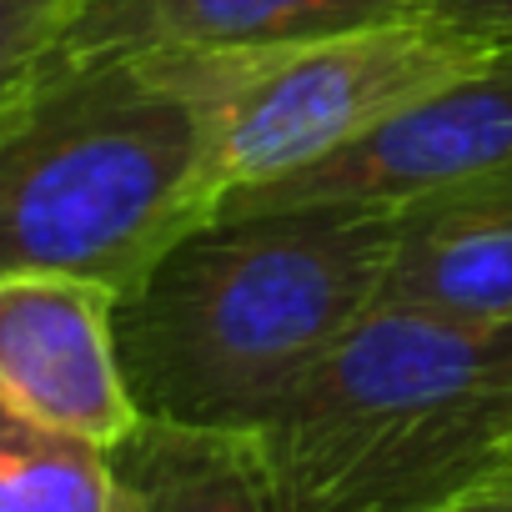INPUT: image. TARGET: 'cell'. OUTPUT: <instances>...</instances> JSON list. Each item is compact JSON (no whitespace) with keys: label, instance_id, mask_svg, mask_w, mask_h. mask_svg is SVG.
<instances>
[{"label":"cell","instance_id":"obj_1","mask_svg":"<svg viewBox=\"0 0 512 512\" xmlns=\"http://www.w3.org/2000/svg\"><path fill=\"white\" fill-rule=\"evenodd\" d=\"M397 206L297 201L216 211L116 302L141 417L262 432L302 377L377 307Z\"/></svg>","mask_w":512,"mask_h":512},{"label":"cell","instance_id":"obj_2","mask_svg":"<svg viewBox=\"0 0 512 512\" xmlns=\"http://www.w3.org/2000/svg\"><path fill=\"white\" fill-rule=\"evenodd\" d=\"M282 512H432L512 457V322L377 302L256 432Z\"/></svg>","mask_w":512,"mask_h":512},{"label":"cell","instance_id":"obj_3","mask_svg":"<svg viewBox=\"0 0 512 512\" xmlns=\"http://www.w3.org/2000/svg\"><path fill=\"white\" fill-rule=\"evenodd\" d=\"M221 206L211 126L156 51L81 61L0 146V272L131 292Z\"/></svg>","mask_w":512,"mask_h":512},{"label":"cell","instance_id":"obj_4","mask_svg":"<svg viewBox=\"0 0 512 512\" xmlns=\"http://www.w3.org/2000/svg\"><path fill=\"white\" fill-rule=\"evenodd\" d=\"M211 126L221 201L272 186L362 141L397 111L482 66L492 51L427 16L307 41L156 51Z\"/></svg>","mask_w":512,"mask_h":512},{"label":"cell","instance_id":"obj_5","mask_svg":"<svg viewBox=\"0 0 512 512\" xmlns=\"http://www.w3.org/2000/svg\"><path fill=\"white\" fill-rule=\"evenodd\" d=\"M507 171H512V46L492 51L467 76L397 111L362 141L272 186L236 191L216 211H262V206H297V201L402 206L427 191H447Z\"/></svg>","mask_w":512,"mask_h":512},{"label":"cell","instance_id":"obj_6","mask_svg":"<svg viewBox=\"0 0 512 512\" xmlns=\"http://www.w3.org/2000/svg\"><path fill=\"white\" fill-rule=\"evenodd\" d=\"M121 292L66 272H0V402L41 427L116 447L136 397L116 352Z\"/></svg>","mask_w":512,"mask_h":512},{"label":"cell","instance_id":"obj_7","mask_svg":"<svg viewBox=\"0 0 512 512\" xmlns=\"http://www.w3.org/2000/svg\"><path fill=\"white\" fill-rule=\"evenodd\" d=\"M377 302L512 322V171L402 201Z\"/></svg>","mask_w":512,"mask_h":512},{"label":"cell","instance_id":"obj_8","mask_svg":"<svg viewBox=\"0 0 512 512\" xmlns=\"http://www.w3.org/2000/svg\"><path fill=\"white\" fill-rule=\"evenodd\" d=\"M397 16H412V0H91L76 26V61L307 41Z\"/></svg>","mask_w":512,"mask_h":512},{"label":"cell","instance_id":"obj_9","mask_svg":"<svg viewBox=\"0 0 512 512\" xmlns=\"http://www.w3.org/2000/svg\"><path fill=\"white\" fill-rule=\"evenodd\" d=\"M106 457V512H282L256 432L141 417Z\"/></svg>","mask_w":512,"mask_h":512},{"label":"cell","instance_id":"obj_10","mask_svg":"<svg viewBox=\"0 0 512 512\" xmlns=\"http://www.w3.org/2000/svg\"><path fill=\"white\" fill-rule=\"evenodd\" d=\"M106 447L0 402V512H106Z\"/></svg>","mask_w":512,"mask_h":512},{"label":"cell","instance_id":"obj_11","mask_svg":"<svg viewBox=\"0 0 512 512\" xmlns=\"http://www.w3.org/2000/svg\"><path fill=\"white\" fill-rule=\"evenodd\" d=\"M91 0H0V146L81 66L76 26Z\"/></svg>","mask_w":512,"mask_h":512},{"label":"cell","instance_id":"obj_12","mask_svg":"<svg viewBox=\"0 0 512 512\" xmlns=\"http://www.w3.org/2000/svg\"><path fill=\"white\" fill-rule=\"evenodd\" d=\"M412 16L442 21L447 31H457L487 51L512 46V0H412Z\"/></svg>","mask_w":512,"mask_h":512},{"label":"cell","instance_id":"obj_13","mask_svg":"<svg viewBox=\"0 0 512 512\" xmlns=\"http://www.w3.org/2000/svg\"><path fill=\"white\" fill-rule=\"evenodd\" d=\"M432 512H512V472L492 477V482H482V487H472V492H462V497H452Z\"/></svg>","mask_w":512,"mask_h":512},{"label":"cell","instance_id":"obj_14","mask_svg":"<svg viewBox=\"0 0 512 512\" xmlns=\"http://www.w3.org/2000/svg\"><path fill=\"white\" fill-rule=\"evenodd\" d=\"M507 472H512V457H507Z\"/></svg>","mask_w":512,"mask_h":512}]
</instances>
